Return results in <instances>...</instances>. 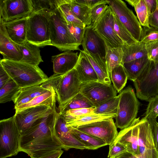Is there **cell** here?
<instances>
[{
    "mask_svg": "<svg viewBox=\"0 0 158 158\" xmlns=\"http://www.w3.org/2000/svg\"><path fill=\"white\" fill-rule=\"evenodd\" d=\"M57 113L55 104L51 113L39 119L21 135L20 152H25L31 158H38L52 152L64 149L55 132Z\"/></svg>",
    "mask_w": 158,
    "mask_h": 158,
    "instance_id": "cell-1",
    "label": "cell"
},
{
    "mask_svg": "<svg viewBox=\"0 0 158 158\" xmlns=\"http://www.w3.org/2000/svg\"><path fill=\"white\" fill-rule=\"evenodd\" d=\"M81 84L74 68L64 74L54 73L40 85L46 89H54L59 104L58 113H61L67 104L79 92Z\"/></svg>",
    "mask_w": 158,
    "mask_h": 158,
    "instance_id": "cell-2",
    "label": "cell"
},
{
    "mask_svg": "<svg viewBox=\"0 0 158 158\" xmlns=\"http://www.w3.org/2000/svg\"><path fill=\"white\" fill-rule=\"evenodd\" d=\"M0 64L21 88L40 85L48 78L38 66L3 59L0 60Z\"/></svg>",
    "mask_w": 158,
    "mask_h": 158,
    "instance_id": "cell-3",
    "label": "cell"
},
{
    "mask_svg": "<svg viewBox=\"0 0 158 158\" xmlns=\"http://www.w3.org/2000/svg\"><path fill=\"white\" fill-rule=\"evenodd\" d=\"M49 20L52 45L61 51L81 50L80 45L71 35L67 22L56 7L50 13Z\"/></svg>",
    "mask_w": 158,
    "mask_h": 158,
    "instance_id": "cell-4",
    "label": "cell"
},
{
    "mask_svg": "<svg viewBox=\"0 0 158 158\" xmlns=\"http://www.w3.org/2000/svg\"><path fill=\"white\" fill-rule=\"evenodd\" d=\"M50 13L43 11L32 12L27 17L26 41L39 47L52 45L49 20Z\"/></svg>",
    "mask_w": 158,
    "mask_h": 158,
    "instance_id": "cell-5",
    "label": "cell"
},
{
    "mask_svg": "<svg viewBox=\"0 0 158 158\" xmlns=\"http://www.w3.org/2000/svg\"><path fill=\"white\" fill-rule=\"evenodd\" d=\"M118 95L119 100L115 124L117 128L122 130L136 118L139 102L131 86L126 87Z\"/></svg>",
    "mask_w": 158,
    "mask_h": 158,
    "instance_id": "cell-6",
    "label": "cell"
},
{
    "mask_svg": "<svg viewBox=\"0 0 158 158\" xmlns=\"http://www.w3.org/2000/svg\"><path fill=\"white\" fill-rule=\"evenodd\" d=\"M133 82L139 99L148 101L158 95V62L149 60Z\"/></svg>",
    "mask_w": 158,
    "mask_h": 158,
    "instance_id": "cell-7",
    "label": "cell"
},
{
    "mask_svg": "<svg viewBox=\"0 0 158 158\" xmlns=\"http://www.w3.org/2000/svg\"><path fill=\"white\" fill-rule=\"evenodd\" d=\"M0 158L15 156L20 152L21 134L14 117L0 121Z\"/></svg>",
    "mask_w": 158,
    "mask_h": 158,
    "instance_id": "cell-8",
    "label": "cell"
},
{
    "mask_svg": "<svg viewBox=\"0 0 158 158\" xmlns=\"http://www.w3.org/2000/svg\"><path fill=\"white\" fill-rule=\"evenodd\" d=\"M115 15L138 42L142 38L143 28L132 10L121 0H107Z\"/></svg>",
    "mask_w": 158,
    "mask_h": 158,
    "instance_id": "cell-9",
    "label": "cell"
},
{
    "mask_svg": "<svg viewBox=\"0 0 158 158\" xmlns=\"http://www.w3.org/2000/svg\"><path fill=\"white\" fill-rule=\"evenodd\" d=\"M79 92L87 98L95 107L116 96L113 85L98 81L81 83Z\"/></svg>",
    "mask_w": 158,
    "mask_h": 158,
    "instance_id": "cell-10",
    "label": "cell"
},
{
    "mask_svg": "<svg viewBox=\"0 0 158 158\" xmlns=\"http://www.w3.org/2000/svg\"><path fill=\"white\" fill-rule=\"evenodd\" d=\"M114 12L108 6L100 19L91 25L93 29L104 40L108 46L122 48L124 43L114 30Z\"/></svg>",
    "mask_w": 158,
    "mask_h": 158,
    "instance_id": "cell-11",
    "label": "cell"
},
{
    "mask_svg": "<svg viewBox=\"0 0 158 158\" xmlns=\"http://www.w3.org/2000/svg\"><path fill=\"white\" fill-rule=\"evenodd\" d=\"M0 19L8 22L29 16L33 12L31 0H0Z\"/></svg>",
    "mask_w": 158,
    "mask_h": 158,
    "instance_id": "cell-12",
    "label": "cell"
},
{
    "mask_svg": "<svg viewBox=\"0 0 158 158\" xmlns=\"http://www.w3.org/2000/svg\"><path fill=\"white\" fill-rule=\"evenodd\" d=\"M75 128L97 137L102 139L108 145L114 142L118 134L113 118L99 120Z\"/></svg>",
    "mask_w": 158,
    "mask_h": 158,
    "instance_id": "cell-13",
    "label": "cell"
},
{
    "mask_svg": "<svg viewBox=\"0 0 158 158\" xmlns=\"http://www.w3.org/2000/svg\"><path fill=\"white\" fill-rule=\"evenodd\" d=\"M52 108L46 106H39L24 109L16 110L13 116L21 135H23L39 119L51 113Z\"/></svg>",
    "mask_w": 158,
    "mask_h": 158,
    "instance_id": "cell-14",
    "label": "cell"
},
{
    "mask_svg": "<svg viewBox=\"0 0 158 158\" xmlns=\"http://www.w3.org/2000/svg\"><path fill=\"white\" fill-rule=\"evenodd\" d=\"M139 158H158V152L154 144L151 125L144 117L140 119L137 140Z\"/></svg>",
    "mask_w": 158,
    "mask_h": 158,
    "instance_id": "cell-15",
    "label": "cell"
},
{
    "mask_svg": "<svg viewBox=\"0 0 158 158\" xmlns=\"http://www.w3.org/2000/svg\"><path fill=\"white\" fill-rule=\"evenodd\" d=\"M81 45L83 50L99 56L106 63V56L108 46L104 40L93 29L92 25L84 28Z\"/></svg>",
    "mask_w": 158,
    "mask_h": 158,
    "instance_id": "cell-16",
    "label": "cell"
},
{
    "mask_svg": "<svg viewBox=\"0 0 158 158\" xmlns=\"http://www.w3.org/2000/svg\"><path fill=\"white\" fill-rule=\"evenodd\" d=\"M66 123L63 114L58 113L55 122V132L64 150H68L72 148L81 150L86 149L85 145L70 132Z\"/></svg>",
    "mask_w": 158,
    "mask_h": 158,
    "instance_id": "cell-17",
    "label": "cell"
},
{
    "mask_svg": "<svg viewBox=\"0 0 158 158\" xmlns=\"http://www.w3.org/2000/svg\"><path fill=\"white\" fill-rule=\"evenodd\" d=\"M140 119L136 118L128 127L118 133L114 142H118L126 146L127 152L138 157L139 148L137 143Z\"/></svg>",
    "mask_w": 158,
    "mask_h": 158,
    "instance_id": "cell-18",
    "label": "cell"
},
{
    "mask_svg": "<svg viewBox=\"0 0 158 158\" xmlns=\"http://www.w3.org/2000/svg\"><path fill=\"white\" fill-rule=\"evenodd\" d=\"M0 52L3 59L20 61L23 53L19 44L12 41L9 36L5 28L3 20L0 19Z\"/></svg>",
    "mask_w": 158,
    "mask_h": 158,
    "instance_id": "cell-19",
    "label": "cell"
},
{
    "mask_svg": "<svg viewBox=\"0 0 158 158\" xmlns=\"http://www.w3.org/2000/svg\"><path fill=\"white\" fill-rule=\"evenodd\" d=\"M79 59L78 52L68 51L52 57L54 74L63 75L75 68Z\"/></svg>",
    "mask_w": 158,
    "mask_h": 158,
    "instance_id": "cell-20",
    "label": "cell"
},
{
    "mask_svg": "<svg viewBox=\"0 0 158 158\" xmlns=\"http://www.w3.org/2000/svg\"><path fill=\"white\" fill-rule=\"evenodd\" d=\"M27 17L6 22L3 21L9 36L12 41L19 45H21L26 41Z\"/></svg>",
    "mask_w": 158,
    "mask_h": 158,
    "instance_id": "cell-21",
    "label": "cell"
},
{
    "mask_svg": "<svg viewBox=\"0 0 158 158\" xmlns=\"http://www.w3.org/2000/svg\"><path fill=\"white\" fill-rule=\"evenodd\" d=\"M75 69L81 83L98 81L97 74L83 50L80 51Z\"/></svg>",
    "mask_w": 158,
    "mask_h": 158,
    "instance_id": "cell-22",
    "label": "cell"
},
{
    "mask_svg": "<svg viewBox=\"0 0 158 158\" xmlns=\"http://www.w3.org/2000/svg\"><path fill=\"white\" fill-rule=\"evenodd\" d=\"M83 51L97 74L98 81L111 84L110 73L106 63L102 61L99 56Z\"/></svg>",
    "mask_w": 158,
    "mask_h": 158,
    "instance_id": "cell-23",
    "label": "cell"
},
{
    "mask_svg": "<svg viewBox=\"0 0 158 158\" xmlns=\"http://www.w3.org/2000/svg\"><path fill=\"white\" fill-rule=\"evenodd\" d=\"M19 46L23 55L20 61L38 66L43 62L39 47L27 41Z\"/></svg>",
    "mask_w": 158,
    "mask_h": 158,
    "instance_id": "cell-24",
    "label": "cell"
},
{
    "mask_svg": "<svg viewBox=\"0 0 158 158\" xmlns=\"http://www.w3.org/2000/svg\"><path fill=\"white\" fill-rule=\"evenodd\" d=\"M122 48L123 64L147 56L145 43L139 42L130 44H124Z\"/></svg>",
    "mask_w": 158,
    "mask_h": 158,
    "instance_id": "cell-25",
    "label": "cell"
},
{
    "mask_svg": "<svg viewBox=\"0 0 158 158\" xmlns=\"http://www.w3.org/2000/svg\"><path fill=\"white\" fill-rule=\"evenodd\" d=\"M70 132L85 146L86 149L95 150L107 145L102 139L94 135L68 127Z\"/></svg>",
    "mask_w": 158,
    "mask_h": 158,
    "instance_id": "cell-26",
    "label": "cell"
},
{
    "mask_svg": "<svg viewBox=\"0 0 158 158\" xmlns=\"http://www.w3.org/2000/svg\"><path fill=\"white\" fill-rule=\"evenodd\" d=\"M56 95L53 88L48 92L32 99L27 103L15 108L20 110L39 106H46L52 108L56 102Z\"/></svg>",
    "mask_w": 158,
    "mask_h": 158,
    "instance_id": "cell-27",
    "label": "cell"
},
{
    "mask_svg": "<svg viewBox=\"0 0 158 158\" xmlns=\"http://www.w3.org/2000/svg\"><path fill=\"white\" fill-rule=\"evenodd\" d=\"M149 60L147 56L123 63V65L128 79L134 81L139 77Z\"/></svg>",
    "mask_w": 158,
    "mask_h": 158,
    "instance_id": "cell-28",
    "label": "cell"
},
{
    "mask_svg": "<svg viewBox=\"0 0 158 158\" xmlns=\"http://www.w3.org/2000/svg\"><path fill=\"white\" fill-rule=\"evenodd\" d=\"M55 4L68 24L77 26L83 28L86 27L72 12L69 0H55Z\"/></svg>",
    "mask_w": 158,
    "mask_h": 158,
    "instance_id": "cell-29",
    "label": "cell"
},
{
    "mask_svg": "<svg viewBox=\"0 0 158 158\" xmlns=\"http://www.w3.org/2000/svg\"><path fill=\"white\" fill-rule=\"evenodd\" d=\"M69 2L71 9L76 17L86 26L91 25V9L76 0H69Z\"/></svg>",
    "mask_w": 158,
    "mask_h": 158,
    "instance_id": "cell-30",
    "label": "cell"
},
{
    "mask_svg": "<svg viewBox=\"0 0 158 158\" xmlns=\"http://www.w3.org/2000/svg\"><path fill=\"white\" fill-rule=\"evenodd\" d=\"M134 7L138 19L142 26L149 27V19L150 14L143 0H126Z\"/></svg>",
    "mask_w": 158,
    "mask_h": 158,
    "instance_id": "cell-31",
    "label": "cell"
},
{
    "mask_svg": "<svg viewBox=\"0 0 158 158\" xmlns=\"http://www.w3.org/2000/svg\"><path fill=\"white\" fill-rule=\"evenodd\" d=\"M22 88L12 79L0 89V103H3L15 99Z\"/></svg>",
    "mask_w": 158,
    "mask_h": 158,
    "instance_id": "cell-32",
    "label": "cell"
},
{
    "mask_svg": "<svg viewBox=\"0 0 158 158\" xmlns=\"http://www.w3.org/2000/svg\"><path fill=\"white\" fill-rule=\"evenodd\" d=\"M113 85L117 93L120 92L127 83V76L123 65L114 68L110 72Z\"/></svg>",
    "mask_w": 158,
    "mask_h": 158,
    "instance_id": "cell-33",
    "label": "cell"
},
{
    "mask_svg": "<svg viewBox=\"0 0 158 158\" xmlns=\"http://www.w3.org/2000/svg\"><path fill=\"white\" fill-rule=\"evenodd\" d=\"M116 115V114H100L94 113L85 115L79 119L66 121V124L68 127L76 128L82 125L105 119L115 118Z\"/></svg>",
    "mask_w": 158,
    "mask_h": 158,
    "instance_id": "cell-34",
    "label": "cell"
},
{
    "mask_svg": "<svg viewBox=\"0 0 158 158\" xmlns=\"http://www.w3.org/2000/svg\"><path fill=\"white\" fill-rule=\"evenodd\" d=\"M123 52L122 48H107L106 60L107 68L110 72L114 67L123 64Z\"/></svg>",
    "mask_w": 158,
    "mask_h": 158,
    "instance_id": "cell-35",
    "label": "cell"
},
{
    "mask_svg": "<svg viewBox=\"0 0 158 158\" xmlns=\"http://www.w3.org/2000/svg\"><path fill=\"white\" fill-rule=\"evenodd\" d=\"M95 108L91 102L81 93L77 94L65 106L60 114L71 110Z\"/></svg>",
    "mask_w": 158,
    "mask_h": 158,
    "instance_id": "cell-36",
    "label": "cell"
},
{
    "mask_svg": "<svg viewBox=\"0 0 158 158\" xmlns=\"http://www.w3.org/2000/svg\"><path fill=\"white\" fill-rule=\"evenodd\" d=\"M118 95L111 98L94 108V113L100 114H116L117 111Z\"/></svg>",
    "mask_w": 158,
    "mask_h": 158,
    "instance_id": "cell-37",
    "label": "cell"
},
{
    "mask_svg": "<svg viewBox=\"0 0 158 158\" xmlns=\"http://www.w3.org/2000/svg\"><path fill=\"white\" fill-rule=\"evenodd\" d=\"M114 30L117 35L124 44H130L139 42L133 38L114 14Z\"/></svg>",
    "mask_w": 158,
    "mask_h": 158,
    "instance_id": "cell-38",
    "label": "cell"
},
{
    "mask_svg": "<svg viewBox=\"0 0 158 158\" xmlns=\"http://www.w3.org/2000/svg\"><path fill=\"white\" fill-rule=\"evenodd\" d=\"M33 12H51L56 8L55 0H31Z\"/></svg>",
    "mask_w": 158,
    "mask_h": 158,
    "instance_id": "cell-39",
    "label": "cell"
},
{
    "mask_svg": "<svg viewBox=\"0 0 158 158\" xmlns=\"http://www.w3.org/2000/svg\"><path fill=\"white\" fill-rule=\"evenodd\" d=\"M94 108L75 109L66 111L61 114L64 115L66 121H68L79 119L85 115L94 114Z\"/></svg>",
    "mask_w": 158,
    "mask_h": 158,
    "instance_id": "cell-40",
    "label": "cell"
},
{
    "mask_svg": "<svg viewBox=\"0 0 158 158\" xmlns=\"http://www.w3.org/2000/svg\"><path fill=\"white\" fill-rule=\"evenodd\" d=\"M148 102L144 117L147 119L156 118L158 116V95L151 98Z\"/></svg>",
    "mask_w": 158,
    "mask_h": 158,
    "instance_id": "cell-41",
    "label": "cell"
},
{
    "mask_svg": "<svg viewBox=\"0 0 158 158\" xmlns=\"http://www.w3.org/2000/svg\"><path fill=\"white\" fill-rule=\"evenodd\" d=\"M158 40V29L150 26L143 27L142 38L139 42L143 43Z\"/></svg>",
    "mask_w": 158,
    "mask_h": 158,
    "instance_id": "cell-42",
    "label": "cell"
},
{
    "mask_svg": "<svg viewBox=\"0 0 158 158\" xmlns=\"http://www.w3.org/2000/svg\"><path fill=\"white\" fill-rule=\"evenodd\" d=\"M127 152L126 146L118 142H113L109 145L108 158H116Z\"/></svg>",
    "mask_w": 158,
    "mask_h": 158,
    "instance_id": "cell-43",
    "label": "cell"
},
{
    "mask_svg": "<svg viewBox=\"0 0 158 158\" xmlns=\"http://www.w3.org/2000/svg\"><path fill=\"white\" fill-rule=\"evenodd\" d=\"M21 90L32 99L48 92L50 89L44 88L41 85H36L22 88Z\"/></svg>",
    "mask_w": 158,
    "mask_h": 158,
    "instance_id": "cell-44",
    "label": "cell"
},
{
    "mask_svg": "<svg viewBox=\"0 0 158 158\" xmlns=\"http://www.w3.org/2000/svg\"><path fill=\"white\" fill-rule=\"evenodd\" d=\"M106 4H100L91 9L90 17L92 24L96 22L102 15L108 6Z\"/></svg>",
    "mask_w": 158,
    "mask_h": 158,
    "instance_id": "cell-45",
    "label": "cell"
},
{
    "mask_svg": "<svg viewBox=\"0 0 158 158\" xmlns=\"http://www.w3.org/2000/svg\"><path fill=\"white\" fill-rule=\"evenodd\" d=\"M147 56L150 61H156L158 56V40L145 44Z\"/></svg>",
    "mask_w": 158,
    "mask_h": 158,
    "instance_id": "cell-46",
    "label": "cell"
},
{
    "mask_svg": "<svg viewBox=\"0 0 158 158\" xmlns=\"http://www.w3.org/2000/svg\"><path fill=\"white\" fill-rule=\"evenodd\" d=\"M68 26L70 33L75 41L81 45V44L85 28L70 24H68Z\"/></svg>",
    "mask_w": 158,
    "mask_h": 158,
    "instance_id": "cell-47",
    "label": "cell"
},
{
    "mask_svg": "<svg viewBox=\"0 0 158 158\" xmlns=\"http://www.w3.org/2000/svg\"><path fill=\"white\" fill-rule=\"evenodd\" d=\"M156 119L151 118L147 119L149 121L151 125L154 144L158 152V123L157 122Z\"/></svg>",
    "mask_w": 158,
    "mask_h": 158,
    "instance_id": "cell-48",
    "label": "cell"
},
{
    "mask_svg": "<svg viewBox=\"0 0 158 158\" xmlns=\"http://www.w3.org/2000/svg\"><path fill=\"white\" fill-rule=\"evenodd\" d=\"M79 3L84 4L90 9L101 3L108 4L107 0H76Z\"/></svg>",
    "mask_w": 158,
    "mask_h": 158,
    "instance_id": "cell-49",
    "label": "cell"
},
{
    "mask_svg": "<svg viewBox=\"0 0 158 158\" xmlns=\"http://www.w3.org/2000/svg\"><path fill=\"white\" fill-rule=\"evenodd\" d=\"M11 79L9 75L0 64V89Z\"/></svg>",
    "mask_w": 158,
    "mask_h": 158,
    "instance_id": "cell-50",
    "label": "cell"
},
{
    "mask_svg": "<svg viewBox=\"0 0 158 158\" xmlns=\"http://www.w3.org/2000/svg\"><path fill=\"white\" fill-rule=\"evenodd\" d=\"M149 24L151 27L158 29V6L156 10L150 14Z\"/></svg>",
    "mask_w": 158,
    "mask_h": 158,
    "instance_id": "cell-51",
    "label": "cell"
},
{
    "mask_svg": "<svg viewBox=\"0 0 158 158\" xmlns=\"http://www.w3.org/2000/svg\"><path fill=\"white\" fill-rule=\"evenodd\" d=\"M150 14L153 13L158 6V0H143Z\"/></svg>",
    "mask_w": 158,
    "mask_h": 158,
    "instance_id": "cell-52",
    "label": "cell"
},
{
    "mask_svg": "<svg viewBox=\"0 0 158 158\" xmlns=\"http://www.w3.org/2000/svg\"><path fill=\"white\" fill-rule=\"evenodd\" d=\"M64 151L62 150L52 152L38 158H60Z\"/></svg>",
    "mask_w": 158,
    "mask_h": 158,
    "instance_id": "cell-53",
    "label": "cell"
},
{
    "mask_svg": "<svg viewBox=\"0 0 158 158\" xmlns=\"http://www.w3.org/2000/svg\"><path fill=\"white\" fill-rule=\"evenodd\" d=\"M116 158H139L131 153L126 152Z\"/></svg>",
    "mask_w": 158,
    "mask_h": 158,
    "instance_id": "cell-54",
    "label": "cell"
},
{
    "mask_svg": "<svg viewBox=\"0 0 158 158\" xmlns=\"http://www.w3.org/2000/svg\"><path fill=\"white\" fill-rule=\"evenodd\" d=\"M155 61L158 62V56H157V59Z\"/></svg>",
    "mask_w": 158,
    "mask_h": 158,
    "instance_id": "cell-55",
    "label": "cell"
}]
</instances>
